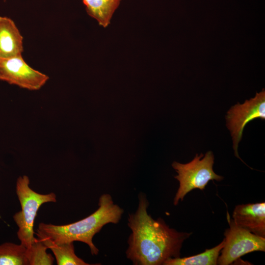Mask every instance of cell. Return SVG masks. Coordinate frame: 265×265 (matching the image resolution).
<instances>
[{"label": "cell", "mask_w": 265, "mask_h": 265, "mask_svg": "<svg viewBox=\"0 0 265 265\" xmlns=\"http://www.w3.org/2000/svg\"><path fill=\"white\" fill-rule=\"evenodd\" d=\"M135 212L130 213L128 225L132 231L126 256L135 265H161L170 258L180 257L184 241L192 233L171 228L161 218L148 214V201L143 193L138 196Z\"/></svg>", "instance_id": "6da1fadb"}, {"label": "cell", "mask_w": 265, "mask_h": 265, "mask_svg": "<svg viewBox=\"0 0 265 265\" xmlns=\"http://www.w3.org/2000/svg\"><path fill=\"white\" fill-rule=\"evenodd\" d=\"M98 206V209L91 214L72 223L56 225L40 223L36 230L38 238L57 244L81 241L89 246L92 255H97L99 249L93 242L94 236L105 225L118 223L124 212L121 208L114 204L109 194L100 197Z\"/></svg>", "instance_id": "7a4b0ae2"}, {"label": "cell", "mask_w": 265, "mask_h": 265, "mask_svg": "<svg viewBox=\"0 0 265 265\" xmlns=\"http://www.w3.org/2000/svg\"><path fill=\"white\" fill-rule=\"evenodd\" d=\"M28 176H20L17 180L16 192L20 202L21 211L15 213L13 219L19 229L17 237L26 248L31 245L35 238L33 230L34 221L41 206L48 202H56V196L53 192L42 194L29 187Z\"/></svg>", "instance_id": "3957f363"}, {"label": "cell", "mask_w": 265, "mask_h": 265, "mask_svg": "<svg viewBox=\"0 0 265 265\" xmlns=\"http://www.w3.org/2000/svg\"><path fill=\"white\" fill-rule=\"evenodd\" d=\"M214 156L212 151L204 156L196 154L189 162L183 164L174 161L172 166L178 173L174 178L179 182V187L174 198L173 204L177 205L187 193L193 189L203 190L210 181H220L223 177L213 170Z\"/></svg>", "instance_id": "277c9868"}, {"label": "cell", "mask_w": 265, "mask_h": 265, "mask_svg": "<svg viewBox=\"0 0 265 265\" xmlns=\"http://www.w3.org/2000/svg\"><path fill=\"white\" fill-rule=\"evenodd\" d=\"M227 218L230 227L224 233V245L218 258V265H229L247 253L265 251V238L238 226L228 212Z\"/></svg>", "instance_id": "5b68a950"}, {"label": "cell", "mask_w": 265, "mask_h": 265, "mask_svg": "<svg viewBox=\"0 0 265 265\" xmlns=\"http://www.w3.org/2000/svg\"><path fill=\"white\" fill-rule=\"evenodd\" d=\"M256 118L265 119V91L264 89L256 93L255 97L246 100L244 104L238 103L227 112V126L230 131L235 155L239 158L238 148L245 125Z\"/></svg>", "instance_id": "8992f818"}, {"label": "cell", "mask_w": 265, "mask_h": 265, "mask_svg": "<svg viewBox=\"0 0 265 265\" xmlns=\"http://www.w3.org/2000/svg\"><path fill=\"white\" fill-rule=\"evenodd\" d=\"M48 76L31 67L22 55L0 59V80L29 90H38L49 80Z\"/></svg>", "instance_id": "52a82bcc"}, {"label": "cell", "mask_w": 265, "mask_h": 265, "mask_svg": "<svg viewBox=\"0 0 265 265\" xmlns=\"http://www.w3.org/2000/svg\"><path fill=\"white\" fill-rule=\"evenodd\" d=\"M233 219L238 226L256 235L265 237V202L236 206Z\"/></svg>", "instance_id": "ba28073f"}, {"label": "cell", "mask_w": 265, "mask_h": 265, "mask_svg": "<svg viewBox=\"0 0 265 265\" xmlns=\"http://www.w3.org/2000/svg\"><path fill=\"white\" fill-rule=\"evenodd\" d=\"M23 37L14 22L0 16V59L22 55Z\"/></svg>", "instance_id": "9c48e42d"}, {"label": "cell", "mask_w": 265, "mask_h": 265, "mask_svg": "<svg viewBox=\"0 0 265 265\" xmlns=\"http://www.w3.org/2000/svg\"><path fill=\"white\" fill-rule=\"evenodd\" d=\"M122 0H82L87 13L98 24L106 28L110 24L112 16Z\"/></svg>", "instance_id": "30bf717a"}, {"label": "cell", "mask_w": 265, "mask_h": 265, "mask_svg": "<svg viewBox=\"0 0 265 265\" xmlns=\"http://www.w3.org/2000/svg\"><path fill=\"white\" fill-rule=\"evenodd\" d=\"M224 238L217 246L206 249L200 254L184 258H170L163 265H216L221 250L224 245Z\"/></svg>", "instance_id": "8fae6325"}, {"label": "cell", "mask_w": 265, "mask_h": 265, "mask_svg": "<svg viewBox=\"0 0 265 265\" xmlns=\"http://www.w3.org/2000/svg\"><path fill=\"white\" fill-rule=\"evenodd\" d=\"M41 240L48 249H50L52 251L58 265H90L76 255L74 242L57 244L48 240Z\"/></svg>", "instance_id": "7c38bea8"}, {"label": "cell", "mask_w": 265, "mask_h": 265, "mask_svg": "<svg viewBox=\"0 0 265 265\" xmlns=\"http://www.w3.org/2000/svg\"><path fill=\"white\" fill-rule=\"evenodd\" d=\"M26 251L27 248L21 243L0 244V265H29Z\"/></svg>", "instance_id": "4fadbf2b"}, {"label": "cell", "mask_w": 265, "mask_h": 265, "mask_svg": "<svg viewBox=\"0 0 265 265\" xmlns=\"http://www.w3.org/2000/svg\"><path fill=\"white\" fill-rule=\"evenodd\" d=\"M48 247L41 240L35 238L29 247L27 248L26 256L29 265H52L54 258L47 253Z\"/></svg>", "instance_id": "5bb4252c"}]
</instances>
